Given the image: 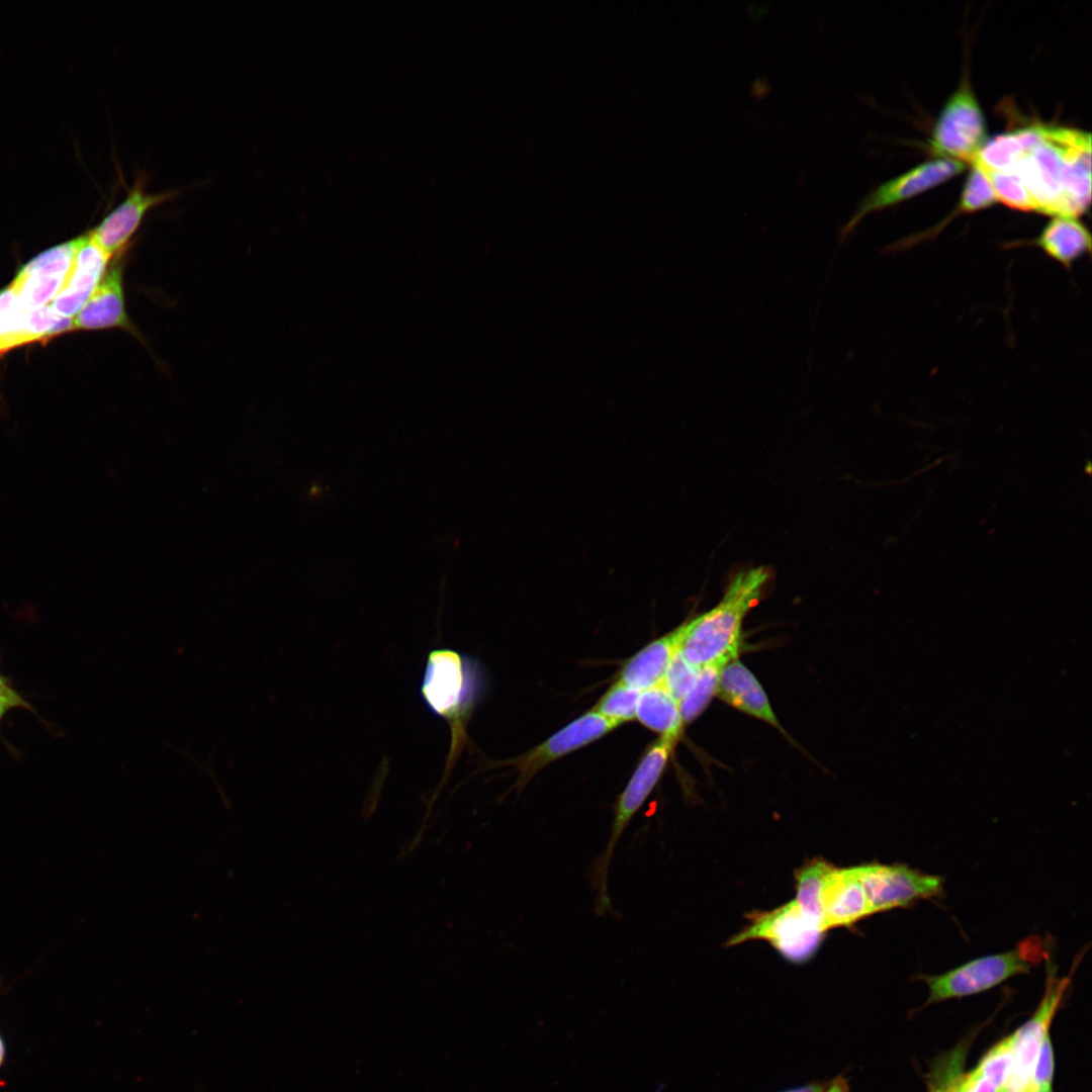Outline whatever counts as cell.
<instances>
[{"label": "cell", "mask_w": 1092, "mask_h": 1092, "mask_svg": "<svg viewBox=\"0 0 1092 1092\" xmlns=\"http://www.w3.org/2000/svg\"><path fill=\"white\" fill-rule=\"evenodd\" d=\"M639 696L640 691L617 680L593 710L621 725L636 718Z\"/></svg>", "instance_id": "28"}, {"label": "cell", "mask_w": 1092, "mask_h": 1092, "mask_svg": "<svg viewBox=\"0 0 1092 1092\" xmlns=\"http://www.w3.org/2000/svg\"><path fill=\"white\" fill-rule=\"evenodd\" d=\"M771 576L765 566L736 572L714 608L678 626V653L699 668L718 659H735L744 618L760 600Z\"/></svg>", "instance_id": "1"}, {"label": "cell", "mask_w": 1092, "mask_h": 1092, "mask_svg": "<svg viewBox=\"0 0 1092 1092\" xmlns=\"http://www.w3.org/2000/svg\"><path fill=\"white\" fill-rule=\"evenodd\" d=\"M1065 197V216L1078 217L1090 205L1091 197V135L1079 130L1069 145L1062 171Z\"/></svg>", "instance_id": "18"}, {"label": "cell", "mask_w": 1092, "mask_h": 1092, "mask_svg": "<svg viewBox=\"0 0 1092 1092\" xmlns=\"http://www.w3.org/2000/svg\"><path fill=\"white\" fill-rule=\"evenodd\" d=\"M636 718L660 736L675 741L680 737L684 722L679 706L662 682L640 692Z\"/></svg>", "instance_id": "22"}, {"label": "cell", "mask_w": 1092, "mask_h": 1092, "mask_svg": "<svg viewBox=\"0 0 1092 1092\" xmlns=\"http://www.w3.org/2000/svg\"><path fill=\"white\" fill-rule=\"evenodd\" d=\"M1054 1074L1055 1054L1051 1035L1049 1034L1038 1052L1032 1071L1031 1083L1035 1086H1053Z\"/></svg>", "instance_id": "32"}, {"label": "cell", "mask_w": 1092, "mask_h": 1092, "mask_svg": "<svg viewBox=\"0 0 1092 1092\" xmlns=\"http://www.w3.org/2000/svg\"><path fill=\"white\" fill-rule=\"evenodd\" d=\"M998 200L984 169L976 163H972L971 171L966 180L959 204L956 210L946 220L934 230L936 235L953 216L963 213H972L992 206Z\"/></svg>", "instance_id": "25"}, {"label": "cell", "mask_w": 1092, "mask_h": 1092, "mask_svg": "<svg viewBox=\"0 0 1092 1092\" xmlns=\"http://www.w3.org/2000/svg\"><path fill=\"white\" fill-rule=\"evenodd\" d=\"M699 670V667L689 663L676 651L668 665L662 684L671 697L679 703L695 685Z\"/></svg>", "instance_id": "31"}, {"label": "cell", "mask_w": 1092, "mask_h": 1092, "mask_svg": "<svg viewBox=\"0 0 1092 1092\" xmlns=\"http://www.w3.org/2000/svg\"><path fill=\"white\" fill-rule=\"evenodd\" d=\"M986 120L970 82L964 78L942 107L929 148L940 159L973 163L986 142Z\"/></svg>", "instance_id": "7"}, {"label": "cell", "mask_w": 1092, "mask_h": 1092, "mask_svg": "<svg viewBox=\"0 0 1092 1092\" xmlns=\"http://www.w3.org/2000/svg\"><path fill=\"white\" fill-rule=\"evenodd\" d=\"M1048 978L1042 998L1031 1017L1012 1034L1010 1042L1011 1064L1007 1080L1001 1092H1024L1032 1085V1071L1056 1012L1070 985L1071 977L1059 978L1049 964Z\"/></svg>", "instance_id": "8"}, {"label": "cell", "mask_w": 1092, "mask_h": 1092, "mask_svg": "<svg viewBox=\"0 0 1092 1092\" xmlns=\"http://www.w3.org/2000/svg\"><path fill=\"white\" fill-rule=\"evenodd\" d=\"M1024 1092H1053V1086H1029Z\"/></svg>", "instance_id": "37"}, {"label": "cell", "mask_w": 1092, "mask_h": 1092, "mask_svg": "<svg viewBox=\"0 0 1092 1092\" xmlns=\"http://www.w3.org/2000/svg\"><path fill=\"white\" fill-rule=\"evenodd\" d=\"M969 1046L970 1040L960 1042L933 1063L927 1076V1092H956Z\"/></svg>", "instance_id": "27"}, {"label": "cell", "mask_w": 1092, "mask_h": 1092, "mask_svg": "<svg viewBox=\"0 0 1092 1092\" xmlns=\"http://www.w3.org/2000/svg\"><path fill=\"white\" fill-rule=\"evenodd\" d=\"M5 714H6L5 712L0 711V723H1L2 719H3V717L5 716Z\"/></svg>", "instance_id": "39"}, {"label": "cell", "mask_w": 1092, "mask_h": 1092, "mask_svg": "<svg viewBox=\"0 0 1092 1092\" xmlns=\"http://www.w3.org/2000/svg\"><path fill=\"white\" fill-rule=\"evenodd\" d=\"M749 923L728 941V946L748 940H765L788 962L804 964L819 949L825 929L807 915L795 900L774 910L753 912Z\"/></svg>", "instance_id": "5"}, {"label": "cell", "mask_w": 1092, "mask_h": 1092, "mask_svg": "<svg viewBox=\"0 0 1092 1092\" xmlns=\"http://www.w3.org/2000/svg\"><path fill=\"white\" fill-rule=\"evenodd\" d=\"M146 178L139 174L128 188L125 198L89 235L110 258L126 249L146 213L153 207L177 196L179 190L148 192Z\"/></svg>", "instance_id": "11"}, {"label": "cell", "mask_w": 1092, "mask_h": 1092, "mask_svg": "<svg viewBox=\"0 0 1092 1092\" xmlns=\"http://www.w3.org/2000/svg\"><path fill=\"white\" fill-rule=\"evenodd\" d=\"M819 899L826 931L851 926L872 915L856 866L837 868L830 863L822 878Z\"/></svg>", "instance_id": "14"}, {"label": "cell", "mask_w": 1092, "mask_h": 1092, "mask_svg": "<svg viewBox=\"0 0 1092 1092\" xmlns=\"http://www.w3.org/2000/svg\"><path fill=\"white\" fill-rule=\"evenodd\" d=\"M1040 248L1049 257L1070 269L1073 263L1091 251V236L1077 217L1055 215L1034 240L1019 245Z\"/></svg>", "instance_id": "19"}, {"label": "cell", "mask_w": 1092, "mask_h": 1092, "mask_svg": "<svg viewBox=\"0 0 1092 1092\" xmlns=\"http://www.w3.org/2000/svg\"><path fill=\"white\" fill-rule=\"evenodd\" d=\"M966 164L950 159H936L920 164L871 191L839 232L840 244L871 212L900 203L960 175Z\"/></svg>", "instance_id": "10"}, {"label": "cell", "mask_w": 1092, "mask_h": 1092, "mask_svg": "<svg viewBox=\"0 0 1092 1092\" xmlns=\"http://www.w3.org/2000/svg\"><path fill=\"white\" fill-rule=\"evenodd\" d=\"M830 862L827 860L817 857L803 864L795 873L796 898L794 900L807 915L819 921L822 926L823 919L819 895L822 878Z\"/></svg>", "instance_id": "24"}, {"label": "cell", "mask_w": 1092, "mask_h": 1092, "mask_svg": "<svg viewBox=\"0 0 1092 1092\" xmlns=\"http://www.w3.org/2000/svg\"><path fill=\"white\" fill-rule=\"evenodd\" d=\"M731 660L722 658L700 667L695 685L678 703L684 724L695 720L716 696L721 670Z\"/></svg>", "instance_id": "23"}, {"label": "cell", "mask_w": 1092, "mask_h": 1092, "mask_svg": "<svg viewBox=\"0 0 1092 1092\" xmlns=\"http://www.w3.org/2000/svg\"><path fill=\"white\" fill-rule=\"evenodd\" d=\"M26 312L10 286L0 291V352L27 344Z\"/></svg>", "instance_id": "26"}, {"label": "cell", "mask_w": 1092, "mask_h": 1092, "mask_svg": "<svg viewBox=\"0 0 1092 1092\" xmlns=\"http://www.w3.org/2000/svg\"><path fill=\"white\" fill-rule=\"evenodd\" d=\"M13 709H25L33 711L31 705L10 684L7 677L0 672V711L5 713Z\"/></svg>", "instance_id": "34"}, {"label": "cell", "mask_w": 1092, "mask_h": 1092, "mask_svg": "<svg viewBox=\"0 0 1092 1092\" xmlns=\"http://www.w3.org/2000/svg\"><path fill=\"white\" fill-rule=\"evenodd\" d=\"M126 250V249H125ZM111 259L99 284L90 298L75 315L74 330L118 328L139 337L125 310L122 271L124 251Z\"/></svg>", "instance_id": "15"}, {"label": "cell", "mask_w": 1092, "mask_h": 1092, "mask_svg": "<svg viewBox=\"0 0 1092 1092\" xmlns=\"http://www.w3.org/2000/svg\"><path fill=\"white\" fill-rule=\"evenodd\" d=\"M74 330L73 318L60 315L51 305L27 310L25 317L26 342L47 340Z\"/></svg>", "instance_id": "30"}, {"label": "cell", "mask_w": 1092, "mask_h": 1092, "mask_svg": "<svg viewBox=\"0 0 1092 1092\" xmlns=\"http://www.w3.org/2000/svg\"><path fill=\"white\" fill-rule=\"evenodd\" d=\"M4 1056H5V1046H4L3 1039H2V1037L0 1035V1066L3 1063Z\"/></svg>", "instance_id": "38"}, {"label": "cell", "mask_w": 1092, "mask_h": 1092, "mask_svg": "<svg viewBox=\"0 0 1092 1092\" xmlns=\"http://www.w3.org/2000/svg\"><path fill=\"white\" fill-rule=\"evenodd\" d=\"M716 696L733 708L784 732L762 687L738 659L729 661L722 668Z\"/></svg>", "instance_id": "17"}, {"label": "cell", "mask_w": 1092, "mask_h": 1092, "mask_svg": "<svg viewBox=\"0 0 1092 1092\" xmlns=\"http://www.w3.org/2000/svg\"><path fill=\"white\" fill-rule=\"evenodd\" d=\"M1080 129L1041 125V138L1013 168L1027 189L1035 211L1065 216L1062 171L1065 154Z\"/></svg>", "instance_id": "6"}, {"label": "cell", "mask_w": 1092, "mask_h": 1092, "mask_svg": "<svg viewBox=\"0 0 1092 1092\" xmlns=\"http://www.w3.org/2000/svg\"><path fill=\"white\" fill-rule=\"evenodd\" d=\"M1001 1088V1084L995 1078L975 1067L972 1071L963 1074L956 1092H1000Z\"/></svg>", "instance_id": "33"}, {"label": "cell", "mask_w": 1092, "mask_h": 1092, "mask_svg": "<svg viewBox=\"0 0 1092 1092\" xmlns=\"http://www.w3.org/2000/svg\"><path fill=\"white\" fill-rule=\"evenodd\" d=\"M75 251L76 239L44 251L18 271L9 286L25 310L54 300L71 269Z\"/></svg>", "instance_id": "13"}, {"label": "cell", "mask_w": 1092, "mask_h": 1092, "mask_svg": "<svg viewBox=\"0 0 1092 1092\" xmlns=\"http://www.w3.org/2000/svg\"><path fill=\"white\" fill-rule=\"evenodd\" d=\"M1048 954L1044 939L1034 934L1007 951L978 958L939 975H921L929 991L925 1006L990 990L1014 976L1029 973L1048 961Z\"/></svg>", "instance_id": "3"}, {"label": "cell", "mask_w": 1092, "mask_h": 1092, "mask_svg": "<svg viewBox=\"0 0 1092 1092\" xmlns=\"http://www.w3.org/2000/svg\"><path fill=\"white\" fill-rule=\"evenodd\" d=\"M618 726L594 710L583 714L514 761L518 769L516 787L521 790L550 762L601 738Z\"/></svg>", "instance_id": "12"}, {"label": "cell", "mask_w": 1092, "mask_h": 1092, "mask_svg": "<svg viewBox=\"0 0 1092 1092\" xmlns=\"http://www.w3.org/2000/svg\"><path fill=\"white\" fill-rule=\"evenodd\" d=\"M850 1087L848 1079L843 1075H838L835 1078L829 1080V1084L824 1092H849Z\"/></svg>", "instance_id": "36"}, {"label": "cell", "mask_w": 1092, "mask_h": 1092, "mask_svg": "<svg viewBox=\"0 0 1092 1092\" xmlns=\"http://www.w3.org/2000/svg\"><path fill=\"white\" fill-rule=\"evenodd\" d=\"M856 867L872 915L935 897L942 891L940 877L906 864L873 862Z\"/></svg>", "instance_id": "9"}, {"label": "cell", "mask_w": 1092, "mask_h": 1092, "mask_svg": "<svg viewBox=\"0 0 1092 1092\" xmlns=\"http://www.w3.org/2000/svg\"><path fill=\"white\" fill-rule=\"evenodd\" d=\"M476 690V669L470 658L448 647L435 648L428 653L420 695L428 710L449 726L447 771L452 768L466 740L465 727L474 706Z\"/></svg>", "instance_id": "2"}, {"label": "cell", "mask_w": 1092, "mask_h": 1092, "mask_svg": "<svg viewBox=\"0 0 1092 1092\" xmlns=\"http://www.w3.org/2000/svg\"><path fill=\"white\" fill-rule=\"evenodd\" d=\"M1041 125L1005 132L986 141L973 163L987 171H1012L1024 153L1039 142Z\"/></svg>", "instance_id": "21"}, {"label": "cell", "mask_w": 1092, "mask_h": 1092, "mask_svg": "<svg viewBox=\"0 0 1092 1092\" xmlns=\"http://www.w3.org/2000/svg\"><path fill=\"white\" fill-rule=\"evenodd\" d=\"M980 166V165H979ZM986 172L998 201L1021 211H1035L1034 203L1019 176L1013 171Z\"/></svg>", "instance_id": "29"}, {"label": "cell", "mask_w": 1092, "mask_h": 1092, "mask_svg": "<svg viewBox=\"0 0 1092 1092\" xmlns=\"http://www.w3.org/2000/svg\"><path fill=\"white\" fill-rule=\"evenodd\" d=\"M678 641L679 627L650 642L626 662L619 680L640 692L661 684Z\"/></svg>", "instance_id": "20"}, {"label": "cell", "mask_w": 1092, "mask_h": 1092, "mask_svg": "<svg viewBox=\"0 0 1092 1092\" xmlns=\"http://www.w3.org/2000/svg\"><path fill=\"white\" fill-rule=\"evenodd\" d=\"M110 260L89 234L77 238L71 269L50 304L54 310L65 317L75 316L99 284Z\"/></svg>", "instance_id": "16"}, {"label": "cell", "mask_w": 1092, "mask_h": 1092, "mask_svg": "<svg viewBox=\"0 0 1092 1092\" xmlns=\"http://www.w3.org/2000/svg\"><path fill=\"white\" fill-rule=\"evenodd\" d=\"M829 1081H814L803 1086H798L781 1092H824Z\"/></svg>", "instance_id": "35"}, {"label": "cell", "mask_w": 1092, "mask_h": 1092, "mask_svg": "<svg viewBox=\"0 0 1092 1092\" xmlns=\"http://www.w3.org/2000/svg\"><path fill=\"white\" fill-rule=\"evenodd\" d=\"M0 988H1V977H0Z\"/></svg>", "instance_id": "40"}, {"label": "cell", "mask_w": 1092, "mask_h": 1092, "mask_svg": "<svg viewBox=\"0 0 1092 1092\" xmlns=\"http://www.w3.org/2000/svg\"><path fill=\"white\" fill-rule=\"evenodd\" d=\"M675 743V740L663 736L654 741L617 799L610 838L603 852L594 859L588 873L592 889L596 892L595 912L599 916L612 912L608 894V873L617 843L658 783Z\"/></svg>", "instance_id": "4"}]
</instances>
